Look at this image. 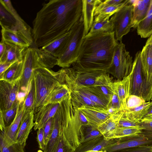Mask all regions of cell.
I'll return each instance as SVG.
<instances>
[{"mask_svg": "<svg viewBox=\"0 0 152 152\" xmlns=\"http://www.w3.org/2000/svg\"><path fill=\"white\" fill-rule=\"evenodd\" d=\"M151 0H133V9L132 28H137L139 23L146 16Z\"/></svg>", "mask_w": 152, "mask_h": 152, "instance_id": "cell-25", "label": "cell"}, {"mask_svg": "<svg viewBox=\"0 0 152 152\" xmlns=\"http://www.w3.org/2000/svg\"><path fill=\"white\" fill-rule=\"evenodd\" d=\"M118 42L114 31L88 33L84 37L77 59L72 68L108 73Z\"/></svg>", "mask_w": 152, "mask_h": 152, "instance_id": "cell-2", "label": "cell"}, {"mask_svg": "<svg viewBox=\"0 0 152 152\" xmlns=\"http://www.w3.org/2000/svg\"><path fill=\"white\" fill-rule=\"evenodd\" d=\"M152 103V100L151 102H146L138 107L126 110L124 111V113L130 119L139 122L147 113Z\"/></svg>", "mask_w": 152, "mask_h": 152, "instance_id": "cell-31", "label": "cell"}, {"mask_svg": "<svg viewBox=\"0 0 152 152\" xmlns=\"http://www.w3.org/2000/svg\"><path fill=\"white\" fill-rule=\"evenodd\" d=\"M107 74H103L98 77L94 84L91 86L99 96L106 101L109 106L113 94L112 89L113 82L109 75Z\"/></svg>", "mask_w": 152, "mask_h": 152, "instance_id": "cell-16", "label": "cell"}, {"mask_svg": "<svg viewBox=\"0 0 152 152\" xmlns=\"http://www.w3.org/2000/svg\"><path fill=\"white\" fill-rule=\"evenodd\" d=\"M152 145H142L125 149L123 152H152Z\"/></svg>", "mask_w": 152, "mask_h": 152, "instance_id": "cell-44", "label": "cell"}, {"mask_svg": "<svg viewBox=\"0 0 152 152\" xmlns=\"http://www.w3.org/2000/svg\"><path fill=\"white\" fill-rule=\"evenodd\" d=\"M68 87L70 92L71 102L74 109H78L83 105L99 107L94 103L77 89L71 86Z\"/></svg>", "mask_w": 152, "mask_h": 152, "instance_id": "cell-30", "label": "cell"}, {"mask_svg": "<svg viewBox=\"0 0 152 152\" xmlns=\"http://www.w3.org/2000/svg\"><path fill=\"white\" fill-rule=\"evenodd\" d=\"M77 109L85 116L88 126L93 128H97L112 115L107 109L96 107L83 105Z\"/></svg>", "mask_w": 152, "mask_h": 152, "instance_id": "cell-13", "label": "cell"}, {"mask_svg": "<svg viewBox=\"0 0 152 152\" xmlns=\"http://www.w3.org/2000/svg\"><path fill=\"white\" fill-rule=\"evenodd\" d=\"M34 87L31 80L28 94L23 102L24 113L34 111Z\"/></svg>", "mask_w": 152, "mask_h": 152, "instance_id": "cell-37", "label": "cell"}, {"mask_svg": "<svg viewBox=\"0 0 152 152\" xmlns=\"http://www.w3.org/2000/svg\"><path fill=\"white\" fill-rule=\"evenodd\" d=\"M146 42L150 44L152 48V34L148 39Z\"/></svg>", "mask_w": 152, "mask_h": 152, "instance_id": "cell-54", "label": "cell"}, {"mask_svg": "<svg viewBox=\"0 0 152 152\" xmlns=\"http://www.w3.org/2000/svg\"><path fill=\"white\" fill-rule=\"evenodd\" d=\"M113 94L111 102L109 106H110L113 108L116 112L123 111L122 110L119 99L117 93L113 90Z\"/></svg>", "mask_w": 152, "mask_h": 152, "instance_id": "cell-42", "label": "cell"}, {"mask_svg": "<svg viewBox=\"0 0 152 152\" xmlns=\"http://www.w3.org/2000/svg\"><path fill=\"white\" fill-rule=\"evenodd\" d=\"M60 103L47 104L40 107L34 111V128L35 130L42 128L50 119L54 116Z\"/></svg>", "mask_w": 152, "mask_h": 152, "instance_id": "cell-14", "label": "cell"}, {"mask_svg": "<svg viewBox=\"0 0 152 152\" xmlns=\"http://www.w3.org/2000/svg\"><path fill=\"white\" fill-rule=\"evenodd\" d=\"M37 140L40 149L43 151L45 147L44 143V136L43 128L39 129L37 131Z\"/></svg>", "mask_w": 152, "mask_h": 152, "instance_id": "cell-45", "label": "cell"}, {"mask_svg": "<svg viewBox=\"0 0 152 152\" xmlns=\"http://www.w3.org/2000/svg\"><path fill=\"white\" fill-rule=\"evenodd\" d=\"M109 140L104 138L100 142L94 147L92 150L95 151L101 150L106 146L110 143Z\"/></svg>", "mask_w": 152, "mask_h": 152, "instance_id": "cell-46", "label": "cell"}, {"mask_svg": "<svg viewBox=\"0 0 152 152\" xmlns=\"http://www.w3.org/2000/svg\"><path fill=\"white\" fill-rule=\"evenodd\" d=\"M5 42L6 45V53L3 60L0 61V64H13L17 61H22L24 52L27 48Z\"/></svg>", "mask_w": 152, "mask_h": 152, "instance_id": "cell-26", "label": "cell"}, {"mask_svg": "<svg viewBox=\"0 0 152 152\" xmlns=\"http://www.w3.org/2000/svg\"><path fill=\"white\" fill-rule=\"evenodd\" d=\"M68 72L78 83L84 86H91L95 83L100 76L107 73L99 71L74 70L72 68H66Z\"/></svg>", "mask_w": 152, "mask_h": 152, "instance_id": "cell-20", "label": "cell"}, {"mask_svg": "<svg viewBox=\"0 0 152 152\" xmlns=\"http://www.w3.org/2000/svg\"><path fill=\"white\" fill-rule=\"evenodd\" d=\"M0 152H25V146L16 142L10 145L4 140L2 134L0 135Z\"/></svg>", "mask_w": 152, "mask_h": 152, "instance_id": "cell-36", "label": "cell"}, {"mask_svg": "<svg viewBox=\"0 0 152 152\" xmlns=\"http://www.w3.org/2000/svg\"><path fill=\"white\" fill-rule=\"evenodd\" d=\"M78 115L80 121L83 125L88 126L86 118L84 115L78 109Z\"/></svg>", "mask_w": 152, "mask_h": 152, "instance_id": "cell-50", "label": "cell"}, {"mask_svg": "<svg viewBox=\"0 0 152 152\" xmlns=\"http://www.w3.org/2000/svg\"><path fill=\"white\" fill-rule=\"evenodd\" d=\"M72 36L65 51L57 58V65L62 68H69L77 59L85 36L83 16L74 26Z\"/></svg>", "mask_w": 152, "mask_h": 152, "instance_id": "cell-7", "label": "cell"}, {"mask_svg": "<svg viewBox=\"0 0 152 152\" xmlns=\"http://www.w3.org/2000/svg\"><path fill=\"white\" fill-rule=\"evenodd\" d=\"M28 91H20L18 93L17 96V100L19 102L20 104L24 101Z\"/></svg>", "mask_w": 152, "mask_h": 152, "instance_id": "cell-49", "label": "cell"}, {"mask_svg": "<svg viewBox=\"0 0 152 152\" xmlns=\"http://www.w3.org/2000/svg\"><path fill=\"white\" fill-rule=\"evenodd\" d=\"M141 133L140 127H124L118 126L111 139L120 138L125 137L134 136Z\"/></svg>", "mask_w": 152, "mask_h": 152, "instance_id": "cell-34", "label": "cell"}, {"mask_svg": "<svg viewBox=\"0 0 152 152\" xmlns=\"http://www.w3.org/2000/svg\"><path fill=\"white\" fill-rule=\"evenodd\" d=\"M34 111L24 114L18 129L16 137V142L26 146V141L29 133L34 126Z\"/></svg>", "mask_w": 152, "mask_h": 152, "instance_id": "cell-21", "label": "cell"}, {"mask_svg": "<svg viewBox=\"0 0 152 152\" xmlns=\"http://www.w3.org/2000/svg\"><path fill=\"white\" fill-rule=\"evenodd\" d=\"M141 51L135 54L133 61V69L131 94L141 97L143 84L142 66L141 57Z\"/></svg>", "mask_w": 152, "mask_h": 152, "instance_id": "cell-19", "label": "cell"}, {"mask_svg": "<svg viewBox=\"0 0 152 152\" xmlns=\"http://www.w3.org/2000/svg\"><path fill=\"white\" fill-rule=\"evenodd\" d=\"M0 24L1 27L18 32L31 45L33 44L32 29L20 16L10 0H0Z\"/></svg>", "mask_w": 152, "mask_h": 152, "instance_id": "cell-5", "label": "cell"}, {"mask_svg": "<svg viewBox=\"0 0 152 152\" xmlns=\"http://www.w3.org/2000/svg\"><path fill=\"white\" fill-rule=\"evenodd\" d=\"M146 102L141 97L131 94L127 99L125 110L138 107Z\"/></svg>", "mask_w": 152, "mask_h": 152, "instance_id": "cell-38", "label": "cell"}, {"mask_svg": "<svg viewBox=\"0 0 152 152\" xmlns=\"http://www.w3.org/2000/svg\"><path fill=\"white\" fill-rule=\"evenodd\" d=\"M110 16L99 14L94 17L93 23L88 33L113 31V26L110 21Z\"/></svg>", "mask_w": 152, "mask_h": 152, "instance_id": "cell-27", "label": "cell"}, {"mask_svg": "<svg viewBox=\"0 0 152 152\" xmlns=\"http://www.w3.org/2000/svg\"><path fill=\"white\" fill-rule=\"evenodd\" d=\"M20 104L17 100L14 104L10 109L4 111L0 110V113L2 114L3 117L5 128L9 126L14 120Z\"/></svg>", "mask_w": 152, "mask_h": 152, "instance_id": "cell-35", "label": "cell"}, {"mask_svg": "<svg viewBox=\"0 0 152 152\" xmlns=\"http://www.w3.org/2000/svg\"><path fill=\"white\" fill-rule=\"evenodd\" d=\"M70 95V92L66 84H62L52 93L47 104L60 103Z\"/></svg>", "mask_w": 152, "mask_h": 152, "instance_id": "cell-32", "label": "cell"}, {"mask_svg": "<svg viewBox=\"0 0 152 152\" xmlns=\"http://www.w3.org/2000/svg\"><path fill=\"white\" fill-rule=\"evenodd\" d=\"M133 61L125 45L118 42L114 50L113 61L108 73L117 80H121L128 76L132 70Z\"/></svg>", "mask_w": 152, "mask_h": 152, "instance_id": "cell-8", "label": "cell"}, {"mask_svg": "<svg viewBox=\"0 0 152 152\" xmlns=\"http://www.w3.org/2000/svg\"><path fill=\"white\" fill-rule=\"evenodd\" d=\"M23 102L20 104L15 117L14 120L4 131L1 132L5 141L9 145L16 143L17 133L24 114Z\"/></svg>", "mask_w": 152, "mask_h": 152, "instance_id": "cell-18", "label": "cell"}, {"mask_svg": "<svg viewBox=\"0 0 152 152\" xmlns=\"http://www.w3.org/2000/svg\"><path fill=\"white\" fill-rule=\"evenodd\" d=\"M75 110L68 97L62 101L53 117L52 132L49 141L43 152H53L64 129L72 121L74 117Z\"/></svg>", "mask_w": 152, "mask_h": 152, "instance_id": "cell-6", "label": "cell"}, {"mask_svg": "<svg viewBox=\"0 0 152 152\" xmlns=\"http://www.w3.org/2000/svg\"><path fill=\"white\" fill-rule=\"evenodd\" d=\"M2 40L20 47L28 48L31 45L22 34L18 31L1 27Z\"/></svg>", "mask_w": 152, "mask_h": 152, "instance_id": "cell-24", "label": "cell"}, {"mask_svg": "<svg viewBox=\"0 0 152 152\" xmlns=\"http://www.w3.org/2000/svg\"><path fill=\"white\" fill-rule=\"evenodd\" d=\"M20 88V80L15 83L0 80V110H7L13 106Z\"/></svg>", "mask_w": 152, "mask_h": 152, "instance_id": "cell-11", "label": "cell"}, {"mask_svg": "<svg viewBox=\"0 0 152 152\" xmlns=\"http://www.w3.org/2000/svg\"><path fill=\"white\" fill-rule=\"evenodd\" d=\"M82 0H51L44 4L33 21L36 47H43L70 31L83 16Z\"/></svg>", "mask_w": 152, "mask_h": 152, "instance_id": "cell-1", "label": "cell"}, {"mask_svg": "<svg viewBox=\"0 0 152 152\" xmlns=\"http://www.w3.org/2000/svg\"><path fill=\"white\" fill-rule=\"evenodd\" d=\"M66 75L65 68L57 72L44 67L33 69L31 80L34 90V111L46 104L52 93L65 84Z\"/></svg>", "mask_w": 152, "mask_h": 152, "instance_id": "cell-3", "label": "cell"}, {"mask_svg": "<svg viewBox=\"0 0 152 152\" xmlns=\"http://www.w3.org/2000/svg\"><path fill=\"white\" fill-rule=\"evenodd\" d=\"M13 64L10 63L0 64V75L2 74Z\"/></svg>", "mask_w": 152, "mask_h": 152, "instance_id": "cell-51", "label": "cell"}, {"mask_svg": "<svg viewBox=\"0 0 152 152\" xmlns=\"http://www.w3.org/2000/svg\"><path fill=\"white\" fill-rule=\"evenodd\" d=\"M152 121V114L143 117L140 121Z\"/></svg>", "mask_w": 152, "mask_h": 152, "instance_id": "cell-52", "label": "cell"}, {"mask_svg": "<svg viewBox=\"0 0 152 152\" xmlns=\"http://www.w3.org/2000/svg\"><path fill=\"white\" fill-rule=\"evenodd\" d=\"M84 137L83 142L94 139L102 135L97 128H93Z\"/></svg>", "mask_w": 152, "mask_h": 152, "instance_id": "cell-43", "label": "cell"}, {"mask_svg": "<svg viewBox=\"0 0 152 152\" xmlns=\"http://www.w3.org/2000/svg\"><path fill=\"white\" fill-rule=\"evenodd\" d=\"M73 29V28L70 31L41 49L57 58L59 57L64 53L68 46L72 36Z\"/></svg>", "mask_w": 152, "mask_h": 152, "instance_id": "cell-17", "label": "cell"}, {"mask_svg": "<svg viewBox=\"0 0 152 152\" xmlns=\"http://www.w3.org/2000/svg\"><path fill=\"white\" fill-rule=\"evenodd\" d=\"M151 100H152V98H151Z\"/></svg>", "mask_w": 152, "mask_h": 152, "instance_id": "cell-56", "label": "cell"}, {"mask_svg": "<svg viewBox=\"0 0 152 152\" xmlns=\"http://www.w3.org/2000/svg\"><path fill=\"white\" fill-rule=\"evenodd\" d=\"M124 138L122 141L110 143L101 150L104 152H114L142 145H152V137L141 134Z\"/></svg>", "mask_w": 152, "mask_h": 152, "instance_id": "cell-12", "label": "cell"}, {"mask_svg": "<svg viewBox=\"0 0 152 152\" xmlns=\"http://www.w3.org/2000/svg\"><path fill=\"white\" fill-rule=\"evenodd\" d=\"M139 124L141 128V134L152 137V121H140Z\"/></svg>", "mask_w": 152, "mask_h": 152, "instance_id": "cell-41", "label": "cell"}, {"mask_svg": "<svg viewBox=\"0 0 152 152\" xmlns=\"http://www.w3.org/2000/svg\"><path fill=\"white\" fill-rule=\"evenodd\" d=\"M137 28V34L141 38L148 37L152 34V0L146 16L139 23Z\"/></svg>", "mask_w": 152, "mask_h": 152, "instance_id": "cell-29", "label": "cell"}, {"mask_svg": "<svg viewBox=\"0 0 152 152\" xmlns=\"http://www.w3.org/2000/svg\"><path fill=\"white\" fill-rule=\"evenodd\" d=\"M23 62L20 91H26L29 90L33 69L39 67L50 69L57 65V58L41 48L30 47L24 52Z\"/></svg>", "mask_w": 152, "mask_h": 152, "instance_id": "cell-4", "label": "cell"}, {"mask_svg": "<svg viewBox=\"0 0 152 152\" xmlns=\"http://www.w3.org/2000/svg\"><path fill=\"white\" fill-rule=\"evenodd\" d=\"M53 117L50 119L42 127L44 131V143L46 146L48 144L52 134L53 128Z\"/></svg>", "mask_w": 152, "mask_h": 152, "instance_id": "cell-39", "label": "cell"}, {"mask_svg": "<svg viewBox=\"0 0 152 152\" xmlns=\"http://www.w3.org/2000/svg\"><path fill=\"white\" fill-rule=\"evenodd\" d=\"M139 122L129 119L124 112L119 121L118 126L124 127H140Z\"/></svg>", "mask_w": 152, "mask_h": 152, "instance_id": "cell-40", "label": "cell"}, {"mask_svg": "<svg viewBox=\"0 0 152 152\" xmlns=\"http://www.w3.org/2000/svg\"><path fill=\"white\" fill-rule=\"evenodd\" d=\"M23 65V60L13 64L0 75V80H4L10 83H15L19 80L22 74Z\"/></svg>", "mask_w": 152, "mask_h": 152, "instance_id": "cell-28", "label": "cell"}, {"mask_svg": "<svg viewBox=\"0 0 152 152\" xmlns=\"http://www.w3.org/2000/svg\"><path fill=\"white\" fill-rule=\"evenodd\" d=\"M133 73L132 68L131 73L128 76L121 80L113 82V90L117 93L122 110L124 111L126 108L127 99L131 95Z\"/></svg>", "mask_w": 152, "mask_h": 152, "instance_id": "cell-15", "label": "cell"}, {"mask_svg": "<svg viewBox=\"0 0 152 152\" xmlns=\"http://www.w3.org/2000/svg\"><path fill=\"white\" fill-rule=\"evenodd\" d=\"M85 152H104L100 150L99 151H94L92 150H89L88 151H86Z\"/></svg>", "mask_w": 152, "mask_h": 152, "instance_id": "cell-55", "label": "cell"}, {"mask_svg": "<svg viewBox=\"0 0 152 152\" xmlns=\"http://www.w3.org/2000/svg\"><path fill=\"white\" fill-rule=\"evenodd\" d=\"M152 114V103L149 107L147 112L145 115L144 117L148 116Z\"/></svg>", "mask_w": 152, "mask_h": 152, "instance_id": "cell-53", "label": "cell"}, {"mask_svg": "<svg viewBox=\"0 0 152 152\" xmlns=\"http://www.w3.org/2000/svg\"><path fill=\"white\" fill-rule=\"evenodd\" d=\"M129 1L124 0L123 2L119 4L113 6H101L100 4L95 10L94 17L99 14L107 15L111 17L115 13L128 4Z\"/></svg>", "mask_w": 152, "mask_h": 152, "instance_id": "cell-33", "label": "cell"}, {"mask_svg": "<svg viewBox=\"0 0 152 152\" xmlns=\"http://www.w3.org/2000/svg\"><path fill=\"white\" fill-rule=\"evenodd\" d=\"M102 1L100 0H82L83 17L85 35L89 32L93 23L95 10Z\"/></svg>", "mask_w": 152, "mask_h": 152, "instance_id": "cell-22", "label": "cell"}, {"mask_svg": "<svg viewBox=\"0 0 152 152\" xmlns=\"http://www.w3.org/2000/svg\"><path fill=\"white\" fill-rule=\"evenodd\" d=\"M6 51V45L5 42L2 40L0 42V61L4 58Z\"/></svg>", "mask_w": 152, "mask_h": 152, "instance_id": "cell-48", "label": "cell"}, {"mask_svg": "<svg viewBox=\"0 0 152 152\" xmlns=\"http://www.w3.org/2000/svg\"><path fill=\"white\" fill-rule=\"evenodd\" d=\"M124 1V0H106L103 1L100 4L103 6L115 5L121 3Z\"/></svg>", "mask_w": 152, "mask_h": 152, "instance_id": "cell-47", "label": "cell"}, {"mask_svg": "<svg viewBox=\"0 0 152 152\" xmlns=\"http://www.w3.org/2000/svg\"><path fill=\"white\" fill-rule=\"evenodd\" d=\"M143 84L141 97L146 102L151 100L152 94V48L147 42L141 53Z\"/></svg>", "mask_w": 152, "mask_h": 152, "instance_id": "cell-10", "label": "cell"}, {"mask_svg": "<svg viewBox=\"0 0 152 152\" xmlns=\"http://www.w3.org/2000/svg\"><path fill=\"white\" fill-rule=\"evenodd\" d=\"M133 6V0L112 15L110 20L112 24L116 41L122 42L123 37L130 31Z\"/></svg>", "mask_w": 152, "mask_h": 152, "instance_id": "cell-9", "label": "cell"}, {"mask_svg": "<svg viewBox=\"0 0 152 152\" xmlns=\"http://www.w3.org/2000/svg\"><path fill=\"white\" fill-rule=\"evenodd\" d=\"M124 111H121L113 114L97 128L104 138L110 140L118 126L119 121Z\"/></svg>", "mask_w": 152, "mask_h": 152, "instance_id": "cell-23", "label": "cell"}, {"mask_svg": "<svg viewBox=\"0 0 152 152\" xmlns=\"http://www.w3.org/2000/svg\"><path fill=\"white\" fill-rule=\"evenodd\" d=\"M152 97H151V98H152Z\"/></svg>", "mask_w": 152, "mask_h": 152, "instance_id": "cell-57", "label": "cell"}, {"mask_svg": "<svg viewBox=\"0 0 152 152\" xmlns=\"http://www.w3.org/2000/svg\"></svg>", "mask_w": 152, "mask_h": 152, "instance_id": "cell-58", "label": "cell"}]
</instances>
